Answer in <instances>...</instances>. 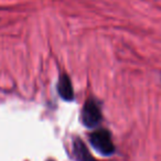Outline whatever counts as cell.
<instances>
[{"label": "cell", "mask_w": 161, "mask_h": 161, "mask_svg": "<svg viewBox=\"0 0 161 161\" xmlns=\"http://www.w3.org/2000/svg\"><path fill=\"white\" fill-rule=\"evenodd\" d=\"M90 142L99 153L109 156L114 153L115 146L113 143L112 136L106 129H98L90 135Z\"/></svg>", "instance_id": "cell-1"}, {"label": "cell", "mask_w": 161, "mask_h": 161, "mask_svg": "<svg viewBox=\"0 0 161 161\" xmlns=\"http://www.w3.org/2000/svg\"><path fill=\"white\" fill-rule=\"evenodd\" d=\"M102 120V112L98 104L93 99L85 103L82 109V121L88 128H94Z\"/></svg>", "instance_id": "cell-2"}, {"label": "cell", "mask_w": 161, "mask_h": 161, "mask_svg": "<svg viewBox=\"0 0 161 161\" xmlns=\"http://www.w3.org/2000/svg\"><path fill=\"white\" fill-rule=\"evenodd\" d=\"M58 93L62 99L66 102L73 101L74 98V90L72 85L71 78L66 74H62L58 82Z\"/></svg>", "instance_id": "cell-3"}, {"label": "cell", "mask_w": 161, "mask_h": 161, "mask_svg": "<svg viewBox=\"0 0 161 161\" xmlns=\"http://www.w3.org/2000/svg\"><path fill=\"white\" fill-rule=\"evenodd\" d=\"M73 152L77 161H97L93 158L90 153L85 143L80 140V138H76L73 142Z\"/></svg>", "instance_id": "cell-4"}, {"label": "cell", "mask_w": 161, "mask_h": 161, "mask_svg": "<svg viewBox=\"0 0 161 161\" xmlns=\"http://www.w3.org/2000/svg\"><path fill=\"white\" fill-rule=\"evenodd\" d=\"M47 161H54V160H47Z\"/></svg>", "instance_id": "cell-5"}]
</instances>
